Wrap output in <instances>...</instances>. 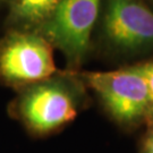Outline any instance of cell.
<instances>
[{
    "label": "cell",
    "mask_w": 153,
    "mask_h": 153,
    "mask_svg": "<svg viewBox=\"0 0 153 153\" xmlns=\"http://www.w3.org/2000/svg\"><path fill=\"white\" fill-rule=\"evenodd\" d=\"M85 88L77 71H57L18 90L8 114L31 136H49L71 123L86 105Z\"/></svg>",
    "instance_id": "1"
},
{
    "label": "cell",
    "mask_w": 153,
    "mask_h": 153,
    "mask_svg": "<svg viewBox=\"0 0 153 153\" xmlns=\"http://www.w3.org/2000/svg\"><path fill=\"white\" fill-rule=\"evenodd\" d=\"M118 125L134 128L146 123L148 88L138 65L110 71H77Z\"/></svg>",
    "instance_id": "2"
},
{
    "label": "cell",
    "mask_w": 153,
    "mask_h": 153,
    "mask_svg": "<svg viewBox=\"0 0 153 153\" xmlns=\"http://www.w3.org/2000/svg\"><path fill=\"white\" fill-rule=\"evenodd\" d=\"M53 47L41 34L13 30L0 39V82L21 90L57 73Z\"/></svg>",
    "instance_id": "3"
},
{
    "label": "cell",
    "mask_w": 153,
    "mask_h": 153,
    "mask_svg": "<svg viewBox=\"0 0 153 153\" xmlns=\"http://www.w3.org/2000/svg\"><path fill=\"white\" fill-rule=\"evenodd\" d=\"M101 0H61L55 14L36 33L60 50L74 71L83 64L98 21Z\"/></svg>",
    "instance_id": "4"
},
{
    "label": "cell",
    "mask_w": 153,
    "mask_h": 153,
    "mask_svg": "<svg viewBox=\"0 0 153 153\" xmlns=\"http://www.w3.org/2000/svg\"><path fill=\"white\" fill-rule=\"evenodd\" d=\"M102 31L107 43L117 52L153 49V11L142 0H105Z\"/></svg>",
    "instance_id": "5"
},
{
    "label": "cell",
    "mask_w": 153,
    "mask_h": 153,
    "mask_svg": "<svg viewBox=\"0 0 153 153\" xmlns=\"http://www.w3.org/2000/svg\"><path fill=\"white\" fill-rule=\"evenodd\" d=\"M61 0H9L8 21L13 30L36 32L55 14Z\"/></svg>",
    "instance_id": "6"
},
{
    "label": "cell",
    "mask_w": 153,
    "mask_h": 153,
    "mask_svg": "<svg viewBox=\"0 0 153 153\" xmlns=\"http://www.w3.org/2000/svg\"><path fill=\"white\" fill-rule=\"evenodd\" d=\"M140 69L142 71L146 88H148V117H146V124H153V61L144 62L138 65Z\"/></svg>",
    "instance_id": "7"
},
{
    "label": "cell",
    "mask_w": 153,
    "mask_h": 153,
    "mask_svg": "<svg viewBox=\"0 0 153 153\" xmlns=\"http://www.w3.org/2000/svg\"><path fill=\"white\" fill-rule=\"evenodd\" d=\"M140 153H153V124L148 126V131L142 140Z\"/></svg>",
    "instance_id": "8"
},
{
    "label": "cell",
    "mask_w": 153,
    "mask_h": 153,
    "mask_svg": "<svg viewBox=\"0 0 153 153\" xmlns=\"http://www.w3.org/2000/svg\"><path fill=\"white\" fill-rule=\"evenodd\" d=\"M8 1L9 0H0V2H7V4H8Z\"/></svg>",
    "instance_id": "9"
},
{
    "label": "cell",
    "mask_w": 153,
    "mask_h": 153,
    "mask_svg": "<svg viewBox=\"0 0 153 153\" xmlns=\"http://www.w3.org/2000/svg\"><path fill=\"white\" fill-rule=\"evenodd\" d=\"M152 1H153V0H152Z\"/></svg>",
    "instance_id": "10"
}]
</instances>
